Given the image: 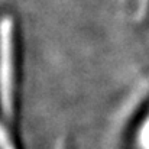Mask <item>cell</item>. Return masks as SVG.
<instances>
[{
	"mask_svg": "<svg viewBox=\"0 0 149 149\" xmlns=\"http://www.w3.org/2000/svg\"><path fill=\"white\" fill-rule=\"evenodd\" d=\"M138 142L142 149H149V116L146 117L143 126L141 127V132L138 135Z\"/></svg>",
	"mask_w": 149,
	"mask_h": 149,
	"instance_id": "3957f363",
	"label": "cell"
},
{
	"mask_svg": "<svg viewBox=\"0 0 149 149\" xmlns=\"http://www.w3.org/2000/svg\"><path fill=\"white\" fill-rule=\"evenodd\" d=\"M148 3H149V0H139V10H141V12H145Z\"/></svg>",
	"mask_w": 149,
	"mask_h": 149,
	"instance_id": "277c9868",
	"label": "cell"
},
{
	"mask_svg": "<svg viewBox=\"0 0 149 149\" xmlns=\"http://www.w3.org/2000/svg\"><path fill=\"white\" fill-rule=\"evenodd\" d=\"M0 149H16L12 136L9 135L7 129L4 127L1 122H0Z\"/></svg>",
	"mask_w": 149,
	"mask_h": 149,
	"instance_id": "7a4b0ae2",
	"label": "cell"
},
{
	"mask_svg": "<svg viewBox=\"0 0 149 149\" xmlns=\"http://www.w3.org/2000/svg\"><path fill=\"white\" fill-rule=\"evenodd\" d=\"M13 20L4 16L0 19V106L4 116L9 119L13 116Z\"/></svg>",
	"mask_w": 149,
	"mask_h": 149,
	"instance_id": "6da1fadb",
	"label": "cell"
}]
</instances>
